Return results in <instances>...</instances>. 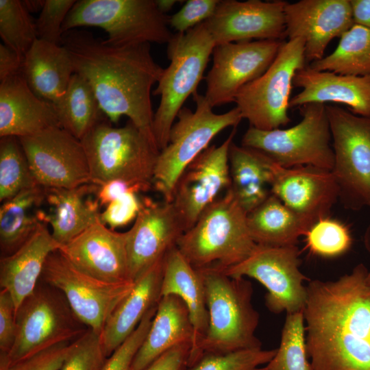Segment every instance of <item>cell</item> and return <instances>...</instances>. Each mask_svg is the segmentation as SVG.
<instances>
[{"instance_id": "cell-22", "label": "cell", "mask_w": 370, "mask_h": 370, "mask_svg": "<svg viewBox=\"0 0 370 370\" xmlns=\"http://www.w3.org/2000/svg\"><path fill=\"white\" fill-rule=\"evenodd\" d=\"M76 268L110 283L132 282L129 274L126 232H118L100 219L58 250Z\"/></svg>"}, {"instance_id": "cell-48", "label": "cell", "mask_w": 370, "mask_h": 370, "mask_svg": "<svg viewBox=\"0 0 370 370\" xmlns=\"http://www.w3.org/2000/svg\"><path fill=\"white\" fill-rule=\"evenodd\" d=\"M191 343H183L166 351L142 370H187Z\"/></svg>"}, {"instance_id": "cell-21", "label": "cell", "mask_w": 370, "mask_h": 370, "mask_svg": "<svg viewBox=\"0 0 370 370\" xmlns=\"http://www.w3.org/2000/svg\"><path fill=\"white\" fill-rule=\"evenodd\" d=\"M271 193L311 225L328 217L339 193L331 171L312 166L272 165Z\"/></svg>"}, {"instance_id": "cell-9", "label": "cell", "mask_w": 370, "mask_h": 370, "mask_svg": "<svg viewBox=\"0 0 370 370\" xmlns=\"http://www.w3.org/2000/svg\"><path fill=\"white\" fill-rule=\"evenodd\" d=\"M302 119L288 129L261 130L250 126L241 145L258 150L284 168L312 166L332 171L334 151L326 105L298 107Z\"/></svg>"}, {"instance_id": "cell-11", "label": "cell", "mask_w": 370, "mask_h": 370, "mask_svg": "<svg viewBox=\"0 0 370 370\" xmlns=\"http://www.w3.org/2000/svg\"><path fill=\"white\" fill-rule=\"evenodd\" d=\"M338 200L345 208H370V118L326 106Z\"/></svg>"}, {"instance_id": "cell-26", "label": "cell", "mask_w": 370, "mask_h": 370, "mask_svg": "<svg viewBox=\"0 0 370 370\" xmlns=\"http://www.w3.org/2000/svg\"><path fill=\"white\" fill-rule=\"evenodd\" d=\"M165 256L134 282L131 291L106 321L100 340L107 358L134 331L148 311L158 305Z\"/></svg>"}, {"instance_id": "cell-5", "label": "cell", "mask_w": 370, "mask_h": 370, "mask_svg": "<svg viewBox=\"0 0 370 370\" xmlns=\"http://www.w3.org/2000/svg\"><path fill=\"white\" fill-rule=\"evenodd\" d=\"M167 44L171 62L153 91V95L160 96L153 123L160 151L167 145L174 121L186 99L197 92L216 46L204 22L185 33L173 34Z\"/></svg>"}, {"instance_id": "cell-41", "label": "cell", "mask_w": 370, "mask_h": 370, "mask_svg": "<svg viewBox=\"0 0 370 370\" xmlns=\"http://www.w3.org/2000/svg\"><path fill=\"white\" fill-rule=\"evenodd\" d=\"M106 359L100 336L88 328L71 343L60 370H101Z\"/></svg>"}, {"instance_id": "cell-50", "label": "cell", "mask_w": 370, "mask_h": 370, "mask_svg": "<svg viewBox=\"0 0 370 370\" xmlns=\"http://www.w3.org/2000/svg\"><path fill=\"white\" fill-rule=\"evenodd\" d=\"M24 57L0 44V81L21 72Z\"/></svg>"}, {"instance_id": "cell-15", "label": "cell", "mask_w": 370, "mask_h": 370, "mask_svg": "<svg viewBox=\"0 0 370 370\" xmlns=\"http://www.w3.org/2000/svg\"><path fill=\"white\" fill-rule=\"evenodd\" d=\"M18 138L37 185L72 188L92 183L81 141L62 127H53Z\"/></svg>"}, {"instance_id": "cell-4", "label": "cell", "mask_w": 370, "mask_h": 370, "mask_svg": "<svg viewBox=\"0 0 370 370\" xmlns=\"http://www.w3.org/2000/svg\"><path fill=\"white\" fill-rule=\"evenodd\" d=\"M197 270L204 286L209 321L196 361L206 353L262 348L255 336L259 314L251 303V282L217 269Z\"/></svg>"}, {"instance_id": "cell-40", "label": "cell", "mask_w": 370, "mask_h": 370, "mask_svg": "<svg viewBox=\"0 0 370 370\" xmlns=\"http://www.w3.org/2000/svg\"><path fill=\"white\" fill-rule=\"evenodd\" d=\"M277 349H243L228 353H206L187 370H262L275 356Z\"/></svg>"}, {"instance_id": "cell-46", "label": "cell", "mask_w": 370, "mask_h": 370, "mask_svg": "<svg viewBox=\"0 0 370 370\" xmlns=\"http://www.w3.org/2000/svg\"><path fill=\"white\" fill-rule=\"evenodd\" d=\"M219 0H188L169 18L177 33H185L208 20L214 14Z\"/></svg>"}, {"instance_id": "cell-44", "label": "cell", "mask_w": 370, "mask_h": 370, "mask_svg": "<svg viewBox=\"0 0 370 370\" xmlns=\"http://www.w3.org/2000/svg\"><path fill=\"white\" fill-rule=\"evenodd\" d=\"M143 205L139 193H127L108 204L101 212V222L111 230L127 225L135 221Z\"/></svg>"}, {"instance_id": "cell-6", "label": "cell", "mask_w": 370, "mask_h": 370, "mask_svg": "<svg viewBox=\"0 0 370 370\" xmlns=\"http://www.w3.org/2000/svg\"><path fill=\"white\" fill-rule=\"evenodd\" d=\"M108 121L98 123L80 140L91 182L100 186L121 180L153 185L159 149L130 120L120 127L112 126Z\"/></svg>"}, {"instance_id": "cell-25", "label": "cell", "mask_w": 370, "mask_h": 370, "mask_svg": "<svg viewBox=\"0 0 370 370\" xmlns=\"http://www.w3.org/2000/svg\"><path fill=\"white\" fill-rule=\"evenodd\" d=\"M293 85L302 90L291 99L290 108L309 103H339L349 107L354 114L370 118V75L319 71L307 64L296 72Z\"/></svg>"}, {"instance_id": "cell-42", "label": "cell", "mask_w": 370, "mask_h": 370, "mask_svg": "<svg viewBox=\"0 0 370 370\" xmlns=\"http://www.w3.org/2000/svg\"><path fill=\"white\" fill-rule=\"evenodd\" d=\"M75 0H45L36 20L38 39L62 45V26Z\"/></svg>"}, {"instance_id": "cell-38", "label": "cell", "mask_w": 370, "mask_h": 370, "mask_svg": "<svg viewBox=\"0 0 370 370\" xmlns=\"http://www.w3.org/2000/svg\"><path fill=\"white\" fill-rule=\"evenodd\" d=\"M0 36L5 45L22 57L38 39L36 21L22 1L0 0Z\"/></svg>"}, {"instance_id": "cell-19", "label": "cell", "mask_w": 370, "mask_h": 370, "mask_svg": "<svg viewBox=\"0 0 370 370\" xmlns=\"http://www.w3.org/2000/svg\"><path fill=\"white\" fill-rule=\"evenodd\" d=\"M284 1H219L204 21L215 45L253 39L281 40L286 36Z\"/></svg>"}, {"instance_id": "cell-18", "label": "cell", "mask_w": 370, "mask_h": 370, "mask_svg": "<svg viewBox=\"0 0 370 370\" xmlns=\"http://www.w3.org/2000/svg\"><path fill=\"white\" fill-rule=\"evenodd\" d=\"M125 232L129 274L134 282L176 246L184 230L171 202H156L146 197L132 227Z\"/></svg>"}, {"instance_id": "cell-33", "label": "cell", "mask_w": 370, "mask_h": 370, "mask_svg": "<svg viewBox=\"0 0 370 370\" xmlns=\"http://www.w3.org/2000/svg\"><path fill=\"white\" fill-rule=\"evenodd\" d=\"M44 189L37 185L3 202L0 207L1 257L15 252L42 224L38 210L43 200Z\"/></svg>"}, {"instance_id": "cell-49", "label": "cell", "mask_w": 370, "mask_h": 370, "mask_svg": "<svg viewBox=\"0 0 370 370\" xmlns=\"http://www.w3.org/2000/svg\"><path fill=\"white\" fill-rule=\"evenodd\" d=\"M153 186L152 184L133 183L125 180H110L99 186L97 196L101 207H106L108 204L119 197L127 193L147 192Z\"/></svg>"}, {"instance_id": "cell-27", "label": "cell", "mask_w": 370, "mask_h": 370, "mask_svg": "<svg viewBox=\"0 0 370 370\" xmlns=\"http://www.w3.org/2000/svg\"><path fill=\"white\" fill-rule=\"evenodd\" d=\"M60 247L47 225L42 223L18 249L10 256L1 257V289L11 295L16 312L35 290L49 254Z\"/></svg>"}, {"instance_id": "cell-35", "label": "cell", "mask_w": 370, "mask_h": 370, "mask_svg": "<svg viewBox=\"0 0 370 370\" xmlns=\"http://www.w3.org/2000/svg\"><path fill=\"white\" fill-rule=\"evenodd\" d=\"M308 66L316 71L341 75H370V29L354 24L340 37L331 54Z\"/></svg>"}, {"instance_id": "cell-32", "label": "cell", "mask_w": 370, "mask_h": 370, "mask_svg": "<svg viewBox=\"0 0 370 370\" xmlns=\"http://www.w3.org/2000/svg\"><path fill=\"white\" fill-rule=\"evenodd\" d=\"M249 234L258 245H296L312 226L271 194L247 214Z\"/></svg>"}, {"instance_id": "cell-3", "label": "cell", "mask_w": 370, "mask_h": 370, "mask_svg": "<svg viewBox=\"0 0 370 370\" xmlns=\"http://www.w3.org/2000/svg\"><path fill=\"white\" fill-rule=\"evenodd\" d=\"M247 214L229 187L179 238L176 247L195 269L223 270L234 266L257 245L249 234Z\"/></svg>"}, {"instance_id": "cell-31", "label": "cell", "mask_w": 370, "mask_h": 370, "mask_svg": "<svg viewBox=\"0 0 370 370\" xmlns=\"http://www.w3.org/2000/svg\"><path fill=\"white\" fill-rule=\"evenodd\" d=\"M228 158L230 189L247 214L271 195L273 162L258 150L233 142Z\"/></svg>"}, {"instance_id": "cell-8", "label": "cell", "mask_w": 370, "mask_h": 370, "mask_svg": "<svg viewBox=\"0 0 370 370\" xmlns=\"http://www.w3.org/2000/svg\"><path fill=\"white\" fill-rule=\"evenodd\" d=\"M169 18L155 0H79L68 14L62 32L97 27L108 34L103 42L110 46L164 44L173 35L168 27Z\"/></svg>"}, {"instance_id": "cell-43", "label": "cell", "mask_w": 370, "mask_h": 370, "mask_svg": "<svg viewBox=\"0 0 370 370\" xmlns=\"http://www.w3.org/2000/svg\"><path fill=\"white\" fill-rule=\"evenodd\" d=\"M157 306L148 311L134 331L107 358L101 370H130L149 330Z\"/></svg>"}, {"instance_id": "cell-20", "label": "cell", "mask_w": 370, "mask_h": 370, "mask_svg": "<svg viewBox=\"0 0 370 370\" xmlns=\"http://www.w3.org/2000/svg\"><path fill=\"white\" fill-rule=\"evenodd\" d=\"M284 12L286 36L304 39L306 63L322 59L330 41L354 25L349 0L287 2Z\"/></svg>"}, {"instance_id": "cell-28", "label": "cell", "mask_w": 370, "mask_h": 370, "mask_svg": "<svg viewBox=\"0 0 370 370\" xmlns=\"http://www.w3.org/2000/svg\"><path fill=\"white\" fill-rule=\"evenodd\" d=\"M160 294L161 297L170 295L179 297L188 310L193 328L189 367L197 360L199 345L208 330L209 317L202 278L176 246L165 256Z\"/></svg>"}, {"instance_id": "cell-7", "label": "cell", "mask_w": 370, "mask_h": 370, "mask_svg": "<svg viewBox=\"0 0 370 370\" xmlns=\"http://www.w3.org/2000/svg\"><path fill=\"white\" fill-rule=\"evenodd\" d=\"M196 109L183 107L171 127L167 145L160 151L153 172V186L166 202H171L175 184L184 170L207 147L213 138L243 119L236 106L216 114L204 95L195 92Z\"/></svg>"}, {"instance_id": "cell-13", "label": "cell", "mask_w": 370, "mask_h": 370, "mask_svg": "<svg viewBox=\"0 0 370 370\" xmlns=\"http://www.w3.org/2000/svg\"><path fill=\"white\" fill-rule=\"evenodd\" d=\"M299 251L297 245L276 247L257 244L241 262L219 270L232 278L249 277L258 280L267 290L265 304L273 313L304 311L310 281L299 269Z\"/></svg>"}, {"instance_id": "cell-14", "label": "cell", "mask_w": 370, "mask_h": 370, "mask_svg": "<svg viewBox=\"0 0 370 370\" xmlns=\"http://www.w3.org/2000/svg\"><path fill=\"white\" fill-rule=\"evenodd\" d=\"M40 280L60 291L79 320L99 336L112 312L134 284L93 278L76 268L58 250L48 256Z\"/></svg>"}, {"instance_id": "cell-16", "label": "cell", "mask_w": 370, "mask_h": 370, "mask_svg": "<svg viewBox=\"0 0 370 370\" xmlns=\"http://www.w3.org/2000/svg\"><path fill=\"white\" fill-rule=\"evenodd\" d=\"M284 43L282 40L240 41L217 45L206 77L204 97L213 108L234 102L239 90L262 75Z\"/></svg>"}, {"instance_id": "cell-54", "label": "cell", "mask_w": 370, "mask_h": 370, "mask_svg": "<svg viewBox=\"0 0 370 370\" xmlns=\"http://www.w3.org/2000/svg\"><path fill=\"white\" fill-rule=\"evenodd\" d=\"M367 282L368 284L370 286V271H369L368 274H367Z\"/></svg>"}, {"instance_id": "cell-51", "label": "cell", "mask_w": 370, "mask_h": 370, "mask_svg": "<svg viewBox=\"0 0 370 370\" xmlns=\"http://www.w3.org/2000/svg\"><path fill=\"white\" fill-rule=\"evenodd\" d=\"M354 24L370 29V0H349Z\"/></svg>"}, {"instance_id": "cell-23", "label": "cell", "mask_w": 370, "mask_h": 370, "mask_svg": "<svg viewBox=\"0 0 370 370\" xmlns=\"http://www.w3.org/2000/svg\"><path fill=\"white\" fill-rule=\"evenodd\" d=\"M98 188L92 183L72 188H45L38 218L50 225L53 238L61 246L99 219Z\"/></svg>"}, {"instance_id": "cell-34", "label": "cell", "mask_w": 370, "mask_h": 370, "mask_svg": "<svg viewBox=\"0 0 370 370\" xmlns=\"http://www.w3.org/2000/svg\"><path fill=\"white\" fill-rule=\"evenodd\" d=\"M52 103L61 127L79 140L98 123L108 119L90 85L76 73L65 92Z\"/></svg>"}, {"instance_id": "cell-10", "label": "cell", "mask_w": 370, "mask_h": 370, "mask_svg": "<svg viewBox=\"0 0 370 370\" xmlns=\"http://www.w3.org/2000/svg\"><path fill=\"white\" fill-rule=\"evenodd\" d=\"M40 280L16 312L15 341L8 354H0V364L10 365L56 344L73 342L88 329L62 293Z\"/></svg>"}, {"instance_id": "cell-45", "label": "cell", "mask_w": 370, "mask_h": 370, "mask_svg": "<svg viewBox=\"0 0 370 370\" xmlns=\"http://www.w3.org/2000/svg\"><path fill=\"white\" fill-rule=\"evenodd\" d=\"M71 343L56 344L10 365L0 364V370H60Z\"/></svg>"}, {"instance_id": "cell-52", "label": "cell", "mask_w": 370, "mask_h": 370, "mask_svg": "<svg viewBox=\"0 0 370 370\" xmlns=\"http://www.w3.org/2000/svg\"><path fill=\"white\" fill-rule=\"evenodd\" d=\"M22 2L27 10L31 14L41 11L45 0H23Z\"/></svg>"}, {"instance_id": "cell-24", "label": "cell", "mask_w": 370, "mask_h": 370, "mask_svg": "<svg viewBox=\"0 0 370 370\" xmlns=\"http://www.w3.org/2000/svg\"><path fill=\"white\" fill-rule=\"evenodd\" d=\"M61 127L53 104L38 97L21 72L0 81V137L33 136Z\"/></svg>"}, {"instance_id": "cell-29", "label": "cell", "mask_w": 370, "mask_h": 370, "mask_svg": "<svg viewBox=\"0 0 370 370\" xmlns=\"http://www.w3.org/2000/svg\"><path fill=\"white\" fill-rule=\"evenodd\" d=\"M193 341L188 310L177 296L162 297L149 330L135 355L130 370H142L171 348Z\"/></svg>"}, {"instance_id": "cell-36", "label": "cell", "mask_w": 370, "mask_h": 370, "mask_svg": "<svg viewBox=\"0 0 370 370\" xmlns=\"http://www.w3.org/2000/svg\"><path fill=\"white\" fill-rule=\"evenodd\" d=\"M37 186L18 138L0 139V201L3 202L20 192Z\"/></svg>"}, {"instance_id": "cell-37", "label": "cell", "mask_w": 370, "mask_h": 370, "mask_svg": "<svg viewBox=\"0 0 370 370\" xmlns=\"http://www.w3.org/2000/svg\"><path fill=\"white\" fill-rule=\"evenodd\" d=\"M262 370H313L306 348L304 311L286 314L280 347Z\"/></svg>"}, {"instance_id": "cell-47", "label": "cell", "mask_w": 370, "mask_h": 370, "mask_svg": "<svg viewBox=\"0 0 370 370\" xmlns=\"http://www.w3.org/2000/svg\"><path fill=\"white\" fill-rule=\"evenodd\" d=\"M17 325L16 308L11 295L8 291H0V354H8L12 349Z\"/></svg>"}, {"instance_id": "cell-2", "label": "cell", "mask_w": 370, "mask_h": 370, "mask_svg": "<svg viewBox=\"0 0 370 370\" xmlns=\"http://www.w3.org/2000/svg\"><path fill=\"white\" fill-rule=\"evenodd\" d=\"M62 45L71 56L74 72L90 85L108 121L116 123L127 116L158 149L151 94L164 69L153 60L150 43L110 46L90 32L74 29L63 34Z\"/></svg>"}, {"instance_id": "cell-1", "label": "cell", "mask_w": 370, "mask_h": 370, "mask_svg": "<svg viewBox=\"0 0 370 370\" xmlns=\"http://www.w3.org/2000/svg\"><path fill=\"white\" fill-rule=\"evenodd\" d=\"M368 272L360 263L336 280L306 285L305 340L313 370H370Z\"/></svg>"}, {"instance_id": "cell-39", "label": "cell", "mask_w": 370, "mask_h": 370, "mask_svg": "<svg viewBox=\"0 0 370 370\" xmlns=\"http://www.w3.org/2000/svg\"><path fill=\"white\" fill-rule=\"evenodd\" d=\"M304 236L307 248L312 254L325 258L343 255L352 245L349 228L329 217L314 223Z\"/></svg>"}, {"instance_id": "cell-12", "label": "cell", "mask_w": 370, "mask_h": 370, "mask_svg": "<svg viewBox=\"0 0 370 370\" xmlns=\"http://www.w3.org/2000/svg\"><path fill=\"white\" fill-rule=\"evenodd\" d=\"M304 45L302 38L284 42L267 71L239 90L234 102L250 126L271 130L291 122L288 110L293 80L307 65Z\"/></svg>"}, {"instance_id": "cell-30", "label": "cell", "mask_w": 370, "mask_h": 370, "mask_svg": "<svg viewBox=\"0 0 370 370\" xmlns=\"http://www.w3.org/2000/svg\"><path fill=\"white\" fill-rule=\"evenodd\" d=\"M74 73L67 49L40 39H36L25 55L21 69L31 90L51 103L65 92Z\"/></svg>"}, {"instance_id": "cell-53", "label": "cell", "mask_w": 370, "mask_h": 370, "mask_svg": "<svg viewBox=\"0 0 370 370\" xmlns=\"http://www.w3.org/2000/svg\"><path fill=\"white\" fill-rule=\"evenodd\" d=\"M177 1L175 0H155L157 8L164 14L169 11Z\"/></svg>"}, {"instance_id": "cell-17", "label": "cell", "mask_w": 370, "mask_h": 370, "mask_svg": "<svg viewBox=\"0 0 370 370\" xmlns=\"http://www.w3.org/2000/svg\"><path fill=\"white\" fill-rule=\"evenodd\" d=\"M236 132L234 127L219 146L204 150L182 173L173 189L171 203L184 232L224 189L230 186L229 149Z\"/></svg>"}]
</instances>
